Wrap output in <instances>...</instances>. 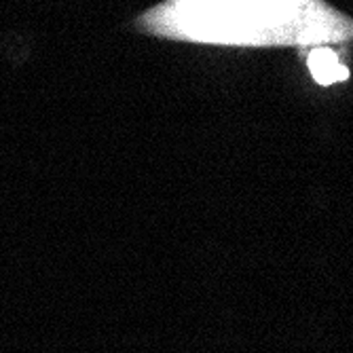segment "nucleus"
Segmentation results:
<instances>
[{
    "mask_svg": "<svg viewBox=\"0 0 353 353\" xmlns=\"http://www.w3.org/2000/svg\"><path fill=\"white\" fill-rule=\"evenodd\" d=\"M345 55L332 47H315L309 49L305 55V63L313 77V81L322 87H330L334 83L349 81L351 72L345 63Z\"/></svg>",
    "mask_w": 353,
    "mask_h": 353,
    "instance_id": "f03ea898",
    "label": "nucleus"
},
{
    "mask_svg": "<svg viewBox=\"0 0 353 353\" xmlns=\"http://www.w3.org/2000/svg\"><path fill=\"white\" fill-rule=\"evenodd\" d=\"M142 37L214 49L332 47L349 57L353 17L328 0H159L130 23Z\"/></svg>",
    "mask_w": 353,
    "mask_h": 353,
    "instance_id": "f257e3e1",
    "label": "nucleus"
}]
</instances>
